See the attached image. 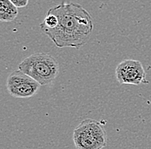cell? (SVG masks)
Returning <instances> with one entry per match:
<instances>
[{
	"label": "cell",
	"mask_w": 151,
	"mask_h": 149,
	"mask_svg": "<svg viewBox=\"0 0 151 149\" xmlns=\"http://www.w3.org/2000/svg\"><path fill=\"white\" fill-rule=\"evenodd\" d=\"M48 11L55 15L58 25L43 33L58 48L74 47L80 49L88 42L94 29L89 12L81 4L74 2H64Z\"/></svg>",
	"instance_id": "cell-1"
},
{
	"label": "cell",
	"mask_w": 151,
	"mask_h": 149,
	"mask_svg": "<svg viewBox=\"0 0 151 149\" xmlns=\"http://www.w3.org/2000/svg\"><path fill=\"white\" fill-rule=\"evenodd\" d=\"M18 69L32 77L40 86H46L52 83L58 76L59 64L52 55L40 52L26 57L19 64Z\"/></svg>",
	"instance_id": "cell-2"
},
{
	"label": "cell",
	"mask_w": 151,
	"mask_h": 149,
	"mask_svg": "<svg viewBox=\"0 0 151 149\" xmlns=\"http://www.w3.org/2000/svg\"><path fill=\"white\" fill-rule=\"evenodd\" d=\"M73 141L76 149H102L107 142L106 132L100 122L87 118L75 129Z\"/></svg>",
	"instance_id": "cell-3"
},
{
	"label": "cell",
	"mask_w": 151,
	"mask_h": 149,
	"mask_svg": "<svg viewBox=\"0 0 151 149\" xmlns=\"http://www.w3.org/2000/svg\"><path fill=\"white\" fill-rule=\"evenodd\" d=\"M40 84L21 70L13 71L6 81V87L9 94L17 99H27L35 96Z\"/></svg>",
	"instance_id": "cell-4"
},
{
	"label": "cell",
	"mask_w": 151,
	"mask_h": 149,
	"mask_svg": "<svg viewBox=\"0 0 151 149\" xmlns=\"http://www.w3.org/2000/svg\"><path fill=\"white\" fill-rule=\"evenodd\" d=\"M117 81L123 85H140L148 84L146 79V72L138 60L125 59L122 61L116 68Z\"/></svg>",
	"instance_id": "cell-5"
},
{
	"label": "cell",
	"mask_w": 151,
	"mask_h": 149,
	"mask_svg": "<svg viewBox=\"0 0 151 149\" xmlns=\"http://www.w3.org/2000/svg\"><path fill=\"white\" fill-rule=\"evenodd\" d=\"M18 15V8L9 0H0V20L4 22H10L16 20Z\"/></svg>",
	"instance_id": "cell-6"
},
{
	"label": "cell",
	"mask_w": 151,
	"mask_h": 149,
	"mask_svg": "<svg viewBox=\"0 0 151 149\" xmlns=\"http://www.w3.org/2000/svg\"><path fill=\"white\" fill-rule=\"evenodd\" d=\"M17 8H24L28 5L29 0H9Z\"/></svg>",
	"instance_id": "cell-7"
}]
</instances>
